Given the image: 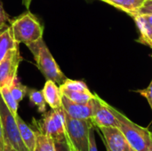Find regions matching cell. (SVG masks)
<instances>
[{
  "mask_svg": "<svg viewBox=\"0 0 152 151\" xmlns=\"http://www.w3.org/2000/svg\"><path fill=\"white\" fill-rule=\"evenodd\" d=\"M94 128V126L91 128L90 133H89V151H98Z\"/></svg>",
  "mask_w": 152,
  "mask_h": 151,
  "instance_id": "obj_26",
  "label": "cell"
},
{
  "mask_svg": "<svg viewBox=\"0 0 152 151\" xmlns=\"http://www.w3.org/2000/svg\"><path fill=\"white\" fill-rule=\"evenodd\" d=\"M32 127L53 141L66 139L65 115L62 108L42 113L40 120H32Z\"/></svg>",
  "mask_w": 152,
  "mask_h": 151,
  "instance_id": "obj_4",
  "label": "cell"
},
{
  "mask_svg": "<svg viewBox=\"0 0 152 151\" xmlns=\"http://www.w3.org/2000/svg\"><path fill=\"white\" fill-rule=\"evenodd\" d=\"M61 90V89H60ZM61 93L63 96L70 100L71 101L77 103H86L94 98L95 93H91V91L86 92H77V91H68L61 90Z\"/></svg>",
  "mask_w": 152,
  "mask_h": 151,
  "instance_id": "obj_16",
  "label": "cell"
},
{
  "mask_svg": "<svg viewBox=\"0 0 152 151\" xmlns=\"http://www.w3.org/2000/svg\"><path fill=\"white\" fill-rule=\"evenodd\" d=\"M10 21L9 19V15L7 14V12L4 11V6L2 2L0 1V29L2 28H4V26L7 25V22Z\"/></svg>",
  "mask_w": 152,
  "mask_h": 151,
  "instance_id": "obj_24",
  "label": "cell"
},
{
  "mask_svg": "<svg viewBox=\"0 0 152 151\" xmlns=\"http://www.w3.org/2000/svg\"><path fill=\"white\" fill-rule=\"evenodd\" d=\"M110 108L118 121V128L121 130L131 147L135 151H149V146L152 139L151 132L147 128L136 125L112 106L110 105Z\"/></svg>",
  "mask_w": 152,
  "mask_h": 151,
  "instance_id": "obj_3",
  "label": "cell"
},
{
  "mask_svg": "<svg viewBox=\"0 0 152 151\" xmlns=\"http://www.w3.org/2000/svg\"><path fill=\"white\" fill-rule=\"evenodd\" d=\"M60 89L61 90H68V91H77V92L90 91L85 82L78 81V80H73V79H69V78H67L60 85Z\"/></svg>",
  "mask_w": 152,
  "mask_h": 151,
  "instance_id": "obj_21",
  "label": "cell"
},
{
  "mask_svg": "<svg viewBox=\"0 0 152 151\" xmlns=\"http://www.w3.org/2000/svg\"><path fill=\"white\" fill-rule=\"evenodd\" d=\"M22 61L19 46L11 50L0 61V90L5 86L10 87L17 77L18 68Z\"/></svg>",
  "mask_w": 152,
  "mask_h": 151,
  "instance_id": "obj_7",
  "label": "cell"
},
{
  "mask_svg": "<svg viewBox=\"0 0 152 151\" xmlns=\"http://www.w3.org/2000/svg\"><path fill=\"white\" fill-rule=\"evenodd\" d=\"M10 27L14 40L26 45L43 38L44 28L38 19L28 10L10 20Z\"/></svg>",
  "mask_w": 152,
  "mask_h": 151,
  "instance_id": "obj_2",
  "label": "cell"
},
{
  "mask_svg": "<svg viewBox=\"0 0 152 151\" xmlns=\"http://www.w3.org/2000/svg\"><path fill=\"white\" fill-rule=\"evenodd\" d=\"M54 142V150L55 151H72L71 148L66 139L60 140V141H53Z\"/></svg>",
  "mask_w": 152,
  "mask_h": 151,
  "instance_id": "obj_22",
  "label": "cell"
},
{
  "mask_svg": "<svg viewBox=\"0 0 152 151\" xmlns=\"http://www.w3.org/2000/svg\"><path fill=\"white\" fill-rule=\"evenodd\" d=\"M29 101L37 108L38 112L44 113L46 110V101L43 95L42 91L34 89V88H28V93Z\"/></svg>",
  "mask_w": 152,
  "mask_h": 151,
  "instance_id": "obj_17",
  "label": "cell"
},
{
  "mask_svg": "<svg viewBox=\"0 0 152 151\" xmlns=\"http://www.w3.org/2000/svg\"><path fill=\"white\" fill-rule=\"evenodd\" d=\"M95 96V95H94ZM61 108L69 117L76 119H91L94 109V98L86 103H77L71 101L62 95Z\"/></svg>",
  "mask_w": 152,
  "mask_h": 151,
  "instance_id": "obj_10",
  "label": "cell"
},
{
  "mask_svg": "<svg viewBox=\"0 0 152 151\" xmlns=\"http://www.w3.org/2000/svg\"><path fill=\"white\" fill-rule=\"evenodd\" d=\"M27 46L33 54L37 69L47 80H52L61 85L67 79L43 38Z\"/></svg>",
  "mask_w": 152,
  "mask_h": 151,
  "instance_id": "obj_1",
  "label": "cell"
},
{
  "mask_svg": "<svg viewBox=\"0 0 152 151\" xmlns=\"http://www.w3.org/2000/svg\"><path fill=\"white\" fill-rule=\"evenodd\" d=\"M143 17H144V19L151 24L152 26V14L151 13H148V14H142Z\"/></svg>",
  "mask_w": 152,
  "mask_h": 151,
  "instance_id": "obj_28",
  "label": "cell"
},
{
  "mask_svg": "<svg viewBox=\"0 0 152 151\" xmlns=\"http://www.w3.org/2000/svg\"><path fill=\"white\" fill-rule=\"evenodd\" d=\"M6 151H16V150H14L13 149H8V150H6Z\"/></svg>",
  "mask_w": 152,
  "mask_h": 151,
  "instance_id": "obj_31",
  "label": "cell"
},
{
  "mask_svg": "<svg viewBox=\"0 0 152 151\" xmlns=\"http://www.w3.org/2000/svg\"><path fill=\"white\" fill-rule=\"evenodd\" d=\"M107 151H135L118 127L99 128Z\"/></svg>",
  "mask_w": 152,
  "mask_h": 151,
  "instance_id": "obj_9",
  "label": "cell"
},
{
  "mask_svg": "<svg viewBox=\"0 0 152 151\" xmlns=\"http://www.w3.org/2000/svg\"><path fill=\"white\" fill-rule=\"evenodd\" d=\"M15 119L23 143L25 144L28 151H34L37 143V136L35 131L29 125H28L19 115L15 116Z\"/></svg>",
  "mask_w": 152,
  "mask_h": 151,
  "instance_id": "obj_12",
  "label": "cell"
},
{
  "mask_svg": "<svg viewBox=\"0 0 152 151\" xmlns=\"http://www.w3.org/2000/svg\"><path fill=\"white\" fill-rule=\"evenodd\" d=\"M22 1V4H23V5L28 10L29 9V7H30V4H31V2H32V0H21Z\"/></svg>",
  "mask_w": 152,
  "mask_h": 151,
  "instance_id": "obj_29",
  "label": "cell"
},
{
  "mask_svg": "<svg viewBox=\"0 0 152 151\" xmlns=\"http://www.w3.org/2000/svg\"><path fill=\"white\" fill-rule=\"evenodd\" d=\"M34 131L37 136V143L34 151H55L54 142L52 138L47 137L36 130Z\"/></svg>",
  "mask_w": 152,
  "mask_h": 151,
  "instance_id": "obj_18",
  "label": "cell"
},
{
  "mask_svg": "<svg viewBox=\"0 0 152 151\" xmlns=\"http://www.w3.org/2000/svg\"><path fill=\"white\" fill-rule=\"evenodd\" d=\"M17 46L19 44L13 38L10 25L4 26L0 29V61L11 50Z\"/></svg>",
  "mask_w": 152,
  "mask_h": 151,
  "instance_id": "obj_13",
  "label": "cell"
},
{
  "mask_svg": "<svg viewBox=\"0 0 152 151\" xmlns=\"http://www.w3.org/2000/svg\"><path fill=\"white\" fill-rule=\"evenodd\" d=\"M43 95L46 101V104L50 106L52 109H57L61 108L62 94L60 90V86L52 80H46L43 89Z\"/></svg>",
  "mask_w": 152,
  "mask_h": 151,
  "instance_id": "obj_11",
  "label": "cell"
},
{
  "mask_svg": "<svg viewBox=\"0 0 152 151\" xmlns=\"http://www.w3.org/2000/svg\"><path fill=\"white\" fill-rule=\"evenodd\" d=\"M67 141L72 151H89V133L93 125L91 119H76L65 113Z\"/></svg>",
  "mask_w": 152,
  "mask_h": 151,
  "instance_id": "obj_5",
  "label": "cell"
},
{
  "mask_svg": "<svg viewBox=\"0 0 152 151\" xmlns=\"http://www.w3.org/2000/svg\"><path fill=\"white\" fill-rule=\"evenodd\" d=\"M9 89L17 102L21 101L28 93V87L24 85L17 77L12 81Z\"/></svg>",
  "mask_w": 152,
  "mask_h": 151,
  "instance_id": "obj_19",
  "label": "cell"
},
{
  "mask_svg": "<svg viewBox=\"0 0 152 151\" xmlns=\"http://www.w3.org/2000/svg\"><path fill=\"white\" fill-rule=\"evenodd\" d=\"M137 92L148 101V102H149V104L151 106V109L152 110V80L147 88L142 89V90H139Z\"/></svg>",
  "mask_w": 152,
  "mask_h": 151,
  "instance_id": "obj_23",
  "label": "cell"
},
{
  "mask_svg": "<svg viewBox=\"0 0 152 151\" xmlns=\"http://www.w3.org/2000/svg\"><path fill=\"white\" fill-rule=\"evenodd\" d=\"M100 1L105 2L133 17L137 15L139 9L142 7L145 0H100Z\"/></svg>",
  "mask_w": 152,
  "mask_h": 151,
  "instance_id": "obj_14",
  "label": "cell"
},
{
  "mask_svg": "<svg viewBox=\"0 0 152 151\" xmlns=\"http://www.w3.org/2000/svg\"><path fill=\"white\" fill-rule=\"evenodd\" d=\"M91 121L94 127H118V121L112 113L110 104L97 94L94 96V109Z\"/></svg>",
  "mask_w": 152,
  "mask_h": 151,
  "instance_id": "obj_8",
  "label": "cell"
},
{
  "mask_svg": "<svg viewBox=\"0 0 152 151\" xmlns=\"http://www.w3.org/2000/svg\"><path fill=\"white\" fill-rule=\"evenodd\" d=\"M152 14V0H145L142 7L139 9L137 15H142V14Z\"/></svg>",
  "mask_w": 152,
  "mask_h": 151,
  "instance_id": "obj_25",
  "label": "cell"
},
{
  "mask_svg": "<svg viewBox=\"0 0 152 151\" xmlns=\"http://www.w3.org/2000/svg\"><path fill=\"white\" fill-rule=\"evenodd\" d=\"M149 151H152V139H151V142L149 146Z\"/></svg>",
  "mask_w": 152,
  "mask_h": 151,
  "instance_id": "obj_30",
  "label": "cell"
},
{
  "mask_svg": "<svg viewBox=\"0 0 152 151\" xmlns=\"http://www.w3.org/2000/svg\"><path fill=\"white\" fill-rule=\"evenodd\" d=\"M0 151H5V144H4V133H3L1 118H0Z\"/></svg>",
  "mask_w": 152,
  "mask_h": 151,
  "instance_id": "obj_27",
  "label": "cell"
},
{
  "mask_svg": "<svg viewBox=\"0 0 152 151\" xmlns=\"http://www.w3.org/2000/svg\"><path fill=\"white\" fill-rule=\"evenodd\" d=\"M0 95L3 99V101H4V103L6 104V106L8 107V109H10V111L12 112V114L13 116L18 115L19 102L16 101V100L14 99V97L11 93L9 87L5 86V87L2 88L0 90Z\"/></svg>",
  "mask_w": 152,
  "mask_h": 151,
  "instance_id": "obj_20",
  "label": "cell"
},
{
  "mask_svg": "<svg viewBox=\"0 0 152 151\" xmlns=\"http://www.w3.org/2000/svg\"><path fill=\"white\" fill-rule=\"evenodd\" d=\"M0 118L2 122L5 151L13 149L16 151H28L22 142L15 116L12 114L0 95Z\"/></svg>",
  "mask_w": 152,
  "mask_h": 151,
  "instance_id": "obj_6",
  "label": "cell"
},
{
  "mask_svg": "<svg viewBox=\"0 0 152 151\" xmlns=\"http://www.w3.org/2000/svg\"><path fill=\"white\" fill-rule=\"evenodd\" d=\"M133 18L140 32V37L137 41L152 48V26L142 15H135Z\"/></svg>",
  "mask_w": 152,
  "mask_h": 151,
  "instance_id": "obj_15",
  "label": "cell"
}]
</instances>
